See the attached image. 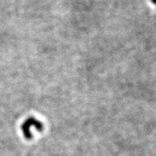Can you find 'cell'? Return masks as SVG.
Here are the masks:
<instances>
[{
	"instance_id": "7a4b0ae2",
	"label": "cell",
	"mask_w": 156,
	"mask_h": 156,
	"mask_svg": "<svg viewBox=\"0 0 156 156\" xmlns=\"http://www.w3.org/2000/svg\"><path fill=\"white\" fill-rule=\"evenodd\" d=\"M152 1L154 3V4H156V0H152Z\"/></svg>"
},
{
	"instance_id": "6da1fadb",
	"label": "cell",
	"mask_w": 156,
	"mask_h": 156,
	"mask_svg": "<svg viewBox=\"0 0 156 156\" xmlns=\"http://www.w3.org/2000/svg\"><path fill=\"white\" fill-rule=\"evenodd\" d=\"M32 126H35L36 129L39 131H42L43 129V124L42 122L37 120L33 117H30L27 119H26L25 122L22 124V131L23 133L24 136L27 140H30L32 138V134L30 132V127Z\"/></svg>"
}]
</instances>
